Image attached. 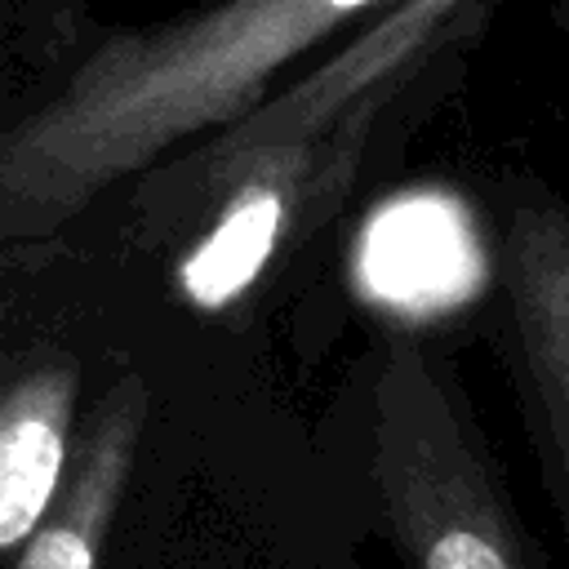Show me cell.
<instances>
[{
    "label": "cell",
    "instance_id": "obj_5",
    "mask_svg": "<svg viewBox=\"0 0 569 569\" xmlns=\"http://www.w3.org/2000/svg\"><path fill=\"white\" fill-rule=\"evenodd\" d=\"M76 356H31L0 391V551L18 556L62 498L76 453Z\"/></svg>",
    "mask_w": 569,
    "mask_h": 569
},
{
    "label": "cell",
    "instance_id": "obj_6",
    "mask_svg": "<svg viewBox=\"0 0 569 569\" xmlns=\"http://www.w3.org/2000/svg\"><path fill=\"white\" fill-rule=\"evenodd\" d=\"M147 422V387L138 373L116 378L111 391L98 396L89 422L76 440L71 471L62 498L49 520L31 533V542L13 556V569H93L107 542V529L120 511L138 440Z\"/></svg>",
    "mask_w": 569,
    "mask_h": 569
},
{
    "label": "cell",
    "instance_id": "obj_4",
    "mask_svg": "<svg viewBox=\"0 0 569 569\" xmlns=\"http://www.w3.org/2000/svg\"><path fill=\"white\" fill-rule=\"evenodd\" d=\"M489 293L502 369L569 538V200L533 173H507L493 191Z\"/></svg>",
    "mask_w": 569,
    "mask_h": 569
},
{
    "label": "cell",
    "instance_id": "obj_2",
    "mask_svg": "<svg viewBox=\"0 0 569 569\" xmlns=\"http://www.w3.org/2000/svg\"><path fill=\"white\" fill-rule=\"evenodd\" d=\"M387 9L373 0H240L107 36L53 98L0 133V240L53 236L173 142L253 116L280 67L347 27L365 31Z\"/></svg>",
    "mask_w": 569,
    "mask_h": 569
},
{
    "label": "cell",
    "instance_id": "obj_7",
    "mask_svg": "<svg viewBox=\"0 0 569 569\" xmlns=\"http://www.w3.org/2000/svg\"><path fill=\"white\" fill-rule=\"evenodd\" d=\"M365 276L391 302H449L471 280V236L436 200L387 209L365 240Z\"/></svg>",
    "mask_w": 569,
    "mask_h": 569
},
{
    "label": "cell",
    "instance_id": "obj_1",
    "mask_svg": "<svg viewBox=\"0 0 569 569\" xmlns=\"http://www.w3.org/2000/svg\"><path fill=\"white\" fill-rule=\"evenodd\" d=\"M489 22V4H391L284 98L218 129L138 187L142 240L178 244L173 284L200 311L249 298L351 196L382 124L418 102Z\"/></svg>",
    "mask_w": 569,
    "mask_h": 569
},
{
    "label": "cell",
    "instance_id": "obj_3",
    "mask_svg": "<svg viewBox=\"0 0 569 569\" xmlns=\"http://www.w3.org/2000/svg\"><path fill=\"white\" fill-rule=\"evenodd\" d=\"M351 409L360 485L405 569H551L445 351L413 329L378 338Z\"/></svg>",
    "mask_w": 569,
    "mask_h": 569
}]
</instances>
